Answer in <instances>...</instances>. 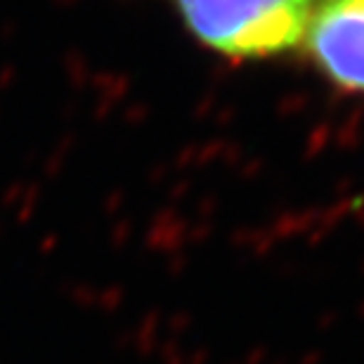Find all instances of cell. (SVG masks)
Here are the masks:
<instances>
[{
    "label": "cell",
    "instance_id": "7a4b0ae2",
    "mask_svg": "<svg viewBox=\"0 0 364 364\" xmlns=\"http://www.w3.org/2000/svg\"><path fill=\"white\" fill-rule=\"evenodd\" d=\"M305 41L312 60L333 83L364 92V0H322Z\"/></svg>",
    "mask_w": 364,
    "mask_h": 364
},
{
    "label": "cell",
    "instance_id": "6da1fadb",
    "mask_svg": "<svg viewBox=\"0 0 364 364\" xmlns=\"http://www.w3.org/2000/svg\"><path fill=\"white\" fill-rule=\"evenodd\" d=\"M317 0H178L185 24L230 57H267L296 46Z\"/></svg>",
    "mask_w": 364,
    "mask_h": 364
}]
</instances>
